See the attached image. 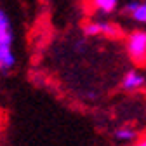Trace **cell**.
I'll return each instance as SVG.
<instances>
[{
  "label": "cell",
  "mask_w": 146,
  "mask_h": 146,
  "mask_svg": "<svg viewBox=\"0 0 146 146\" xmlns=\"http://www.w3.org/2000/svg\"><path fill=\"white\" fill-rule=\"evenodd\" d=\"M17 66L16 30L11 12L0 5V73L7 75Z\"/></svg>",
  "instance_id": "1"
},
{
  "label": "cell",
  "mask_w": 146,
  "mask_h": 146,
  "mask_svg": "<svg viewBox=\"0 0 146 146\" xmlns=\"http://www.w3.org/2000/svg\"><path fill=\"white\" fill-rule=\"evenodd\" d=\"M84 35L85 36H104V38H118L122 35V28L111 21L110 17L104 16H98L94 19H90L84 25Z\"/></svg>",
  "instance_id": "2"
},
{
  "label": "cell",
  "mask_w": 146,
  "mask_h": 146,
  "mask_svg": "<svg viewBox=\"0 0 146 146\" xmlns=\"http://www.w3.org/2000/svg\"><path fill=\"white\" fill-rule=\"evenodd\" d=\"M125 52L134 64H146V30H134L125 36Z\"/></svg>",
  "instance_id": "3"
},
{
  "label": "cell",
  "mask_w": 146,
  "mask_h": 146,
  "mask_svg": "<svg viewBox=\"0 0 146 146\" xmlns=\"http://www.w3.org/2000/svg\"><path fill=\"white\" fill-rule=\"evenodd\" d=\"M120 87H122V90L131 92V94L141 92V90H144V87H146V75L139 68H131L122 75Z\"/></svg>",
  "instance_id": "4"
},
{
  "label": "cell",
  "mask_w": 146,
  "mask_h": 146,
  "mask_svg": "<svg viewBox=\"0 0 146 146\" xmlns=\"http://www.w3.org/2000/svg\"><path fill=\"white\" fill-rule=\"evenodd\" d=\"M120 12L131 21L146 26V0H125L120 5Z\"/></svg>",
  "instance_id": "5"
},
{
  "label": "cell",
  "mask_w": 146,
  "mask_h": 146,
  "mask_svg": "<svg viewBox=\"0 0 146 146\" xmlns=\"http://www.w3.org/2000/svg\"><path fill=\"white\" fill-rule=\"evenodd\" d=\"M111 136H113V139H115L118 144L129 146V144H132V143L139 137V132H137L136 127H132V125H129V123H122V125H118V127H115V129H113Z\"/></svg>",
  "instance_id": "6"
},
{
  "label": "cell",
  "mask_w": 146,
  "mask_h": 146,
  "mask_svg": "<svg viewBox=\"0 0 146 146\" xmlns=\"http://www.w3.org/2000/svg\"><path fill=\"white\" fill-rule=\"evenodd\" d=\"M122 5V0H90V7L98 16L110 17L113 16Z\"/></svg>",
  "instance_id": "7"
},
{
  "label": "cell",
  "mask_w": 146,
  "mask_h": 146,
  "mask_svg": "<svg viewBox=\"0 0 146 146\" xmlns=\"http://www.w3.org/2000/svg\"><path fill=\"white\" fill-rule=\"evenodd\" d=\"M129 146H146V136H141V137H137L132 144H129Z\"/></svg>",
  "instance_id": "8"
},
{
  "label": "cell",
  "mask_w": 146,
  "mask_h": 146,
  "mask_svg": "<svg viewBox=\"0 0 146 146\" xmlns=\"http://www.w3.org/2000/svg\"><path fill=\"white\" fill-rule=\"evenodd\" d=\"M45 2H50V0H45Z\"/></svg>",
  "instance_id": "9"
}]
</instances>
